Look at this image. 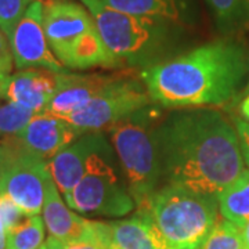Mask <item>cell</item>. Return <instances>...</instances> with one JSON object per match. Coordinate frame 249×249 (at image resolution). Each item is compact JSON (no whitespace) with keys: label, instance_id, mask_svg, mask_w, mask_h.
Returning a JSON list of instances; mask_svg holds the SVG:
<instances>
[{"label":"cell","instance_id":"obj_1","mask_svg":"<svg viewBox=\"0 0 249 249\" xmlns=\"http://www.w3.org/2000/svg\"><path fill=\"white\" fill-rule=\"evenodd\" d=\"M162 181L217 196L245 169L237 129L219 111L173 112L157 127Z\"/></svg>","mask_w":249,"mask_h":249},{"label":"cell","instance_id":"obj_2","mask_svg":"<svg viewBox=\"0 0 249 249\" xmlns=\"http://www.w3.org/2000/svg\"><path fill=\"white\" fill-rule=\"evenodd\" d=\"M248 75L245 49L224 39L145 67L140 78L151 101L158 106L204 108L232 101Z\"/></svg>","mask_w":249,"mask_h":249},{"label":"cell","instance_id":"obj_3","mask_svg":"<svg viewBox=\"0 0 249 249\" xmlns=\"http://www.w3.org/2000/svg\"><path fill=\"white\" fill-rule=\"evenodd\" d=\"M43 29L55 58L70 70L121 68L108 50L94 18L83 4L71 0H43Z\"/></svg>","mask_w":249,"mask_h":249},{"label":"cell","instance_id":"obj_4","mask_svg":"<svg viewBox=\"0 0 249 249\" xmlns=\"http://www.w3.org/2000/svg\"><path fill=\"white\" fill-rule=\"evenodd\" d=\"M160 124V111L147 106L107 129L137 209H148L162 181L155 137Z\"/></svg>","mask_w":249,"mask_h":249},{"label":"cell","instance_id":"obj_5","mask_svg":"<svg viewBox=\"0 0 249 249\" xmlns=\"http://www.w3.org/2000/svg\"><path fill=\"white\" fill-rule=\"evenodd\" d=\"M94 18L100 36L122 65H154L172 40L176 25L111 9L101 0H80Z\"/></svg>","mask_w":249,"mask_h":249},{"label":"cell","instance_id":"obj_6","mask_svg":"<svg viewBox=\"0 0 249 249\" xmlns=\"http://www.w3.org/2000/svg\"><path fill=\"white\" fill-rule=\"evenodd\" d=\"M148 209L168 249H202L219 222L216 196L169 184L155 191Z\"/></svg>","mask_w":249,"mask_h":249},{"label":"cell","instance_id":"obj_7","mask_svg":"<svg viewBox=\"0 0 249 249\" xmlns=\"http://www.w3.org/2000/svg\"><path fill=\"white\" fill-rule=\"evenodd\" d=\"M112 150L91 155L86 172L65 198L68 206L88 216L121 217L134 209L133 198L109 163Z\"/></svg>","mask_w":249,"mask_h":249},{"label":"cell","instance_id":"obj_8","mask_svg":"<svg viewBox=\"0 0 249 249\" xmlns=\"http://www.w3.org/2000/svg\"><path fill=\"white\" fill-rule=\"evenodd\" d=\"M50 178L47 160L25 151L11 137L1 139L0 196L13 201L25 216H35L42 212Z\"/></svg>","mask_w":249,"mask_h":249},{"label":"cell","instance_id":"obj_9","mask_svg":"<svg viewBox=\"0 0 249 249\" xmlns=\"http://www.w3.org/2000/svg\"><path fill=\"white\" fill-rule=\"evenodd\" d=\"M145 86L127 72L109 83L79 111L65 116L68 124L83 134L107 130L109 126L151 104Z\"/></svg>","mask_w":249,"mask_h":249},{"label":"cell","instance_id":"obj_10","mask_svg":"<svg viewBox=\"0 0 249 249\" xmlns=\"http://www.w3.org/2000/svg\"><path fill=\"white\" fill-rule=\"evenodd\" d=\"M14 65L18 70L43 68L54 73L67 72L55 58L43 29V3L34 0L9 36Z\"/></svg>","mask_w":249,"mask_h":249},{"label":"cell","instance_id":"obj_11","mask_svg":"<svg viewBox=\"0 0 249 249\" xmlns=\"http://www.w3.org/2000/svg\"><path fill=\"white\" fill-rule=\"evenodd\" d=\"M82 134L65 119L43 112L34 116L31 122L19 133L11 136V139L25 151L49 160Z\"/></svg>","mask_w":249,"mask_h":249},{"label":"cell","instance_id":"obj_12","mask_svg":"<svg viewBox=\"0 0 249 249\" xmlns=\"http://www.w3.org/2000/svg\"><path fill=\"white\" fill-rule=\"evenodd\" d=\"M106 150H111V147L104 134L86 133L47 160L52 178L64 198L71 194L83 178L91 155Z\"/></svg>","mask_w":249,"mask_h":249},{"label":"cell","instance_id":"obj_13","mask_svg":"<svg viewBox=\"0 0 249 249\" xmlns=\"http://www.w3.org/2000/svg\"><path fill=\"white\" fill-rule=\"evenodd\" d=\"M121 75L122 72L112 75H82L70 72L55 73V90L45 112L58 118L71 115L89 104Z\"/></svg>","mask_w":249,"mask_h":249},{"label":"cell","instance_id":"obj_14","mask_svg":"<svg viewBox=\"0 0 249 249\" xmlns=\"http://www.w3.org/2000/svg\"><path fill=\"white\" fill-rule=\"evenodd\" d=\"M55 90V73L43 68L21 70L0 80V100L43 114Z\"/></svg>","mask_w":249,"mask_h":249},{"label":"cell","instance_id":"obj_15","mask_svg":"<svg viewBox=\"0 0 249 249\" xmlns=\"http://www.w3.org/2000/svg\"><path fill=\"white\" fill-rule=\"evenodd\" d=\"M109 249H168L150 209L124 220L109 223Z\"/></svg>","mask_w":249,"mask_h":249},{"label":"cell","instance_id":"obj_16","mask_svg":"<svg viewBox=\"0 0 249 249\" xmlns=\"http://www.w3.org/2000/svg\"><path fill=\"white\" fill-rule=\"evenodd\" d=\"M61 193L50 178L45 188V201H43V222L49 237L57 240H76L82 238L89 232L90 220L73 213L71 209L64 204Z\"/></svg>","mask_w":249,"mask_h":249},{"label":"cell","instance_id":"obj_17","mask_svg":"<svg viewBox=\"0 0 249 249\" xmlns=\"http://www.w3.org/2000/svg\"><path fill=\"white\" fill-rule=\"evenodd\" d=\"M111 9L137 17L154 18L173 25L187 21L186 0H101Z\"/></svg>","mask_w":249,"mask_h":249},{"label":"cell","instance_id":"obj_18","mask_svg":"<svg viewBox=\"0 0 249 249\" xmlns=\"http://www.w3.org/2000/svg\"><path fill=\"white\" fill-rule=\"evenodd\" d=\"M217 198L223 219L241 229L249 220V169H244Z\"/></svg>","mask_w":249,"mask_h":249},{"label":"cell","instance_id":"obj_19","mask_svg":"<svg viewBox=\"0 0 249 249\" xmlns=\"http://www.w3.org/2000/svg\"><path fill=\"white\" fill-rule=\"evenodd\" d=\"M217 27L226 35L249 29V0H206Z\"/></svg>","mask_w":249,"mask_h":249},{"label":"cell","instance_id":"obj_20","mask_svg":"<svg viewBox=\"0 0 249 249\" xmlns=\"http://www.w3.org/2000/svg\"><path fill=\"white\" fill-rule=\"evenodd\" d=\"M45 222L35 214L6 231V249H40L45 244Z\"/></svg>","mask_w":249,"mask_h":249},{"label":"cell","instance_id":"obj_21","mask_svg":"<svg viewBox=\"0 0 249 249\" xmlns=\"http://www.w3.org/2000/svg\"><path fill=\"white\" fill-rule=\"evenodd\" d=\"M47 249H109V223L90 222L89 232L76 240H57L49 237Z\"/></svg>","mask_w":249,"mask_h":249},{"label":"cell","instance_id":"obj_22","mask_svg":"<svg viewBox=\"0 0 249 249\" xmlns=\"http://www.w3.org/2000/svg\"><path fill=\"white\" fill-rule=\"evenodd\" d=\"M36 112L21 107L14 103H4L0 106V137H11L18 134L25 126Z\"/></svg>","mask_w":249,"mask_h":249},{"label":"cell","instance_id":"obj_23","mask_svg":"<svg viewBox=\"0 0 249 249\" xmlns=\"http://www.w3.org/2000/svg\"><path fill=\"white\" fill-rule=\"evenodd\" d=\"M244 248L240 229L231 222L223 219L214 226L202 249H241Z\"/></svg>","mask_w":249,"mask_h":249},{"label":"cell","instance_id":"obj_24","mask_svg":"<svg viewBox=\"0 0 249 249\" xmlns=\"http://www.w3.org/2000/svg\"><path fill=\"white\" fill-rule=\"evenodd\" d=\"M32 1L34 0H0V29L7 37Z\"/></svg>","mask_w":249,"mask_h":249},{"label":"cell","instance_id":"obj_25","mask_svg":"<svg viewBox=\"0 0 249 249\" xmlns=\"http://www.w3.org/2000/svg\"><path fill=\"white\" fill-rule=\"evenodd\" d=\"M25 217L28 216H25V213L13 201H10L6 196H0V220L4 223L6 231L19 224Z\"/></svg>","mask_w":249,"mask_h":249},{"label":"cell","instance_id":"obj_26","mask_svg":"<svg viewBox=\"0 0 249 249\" xmlns=\"http://www.w3.org/2000/svg\"><path fill=\"white\" fill-rule=\"evenodd\" d=\"M13 67H14V60H13L9 37L0 29V80L6 79L9 75H11Z\"/></svg>","mask_w":249,"mask_h":249},{"label":"cell","instance_id":"obj_27","mask_svg":"<svg viewBox=\"0 0 249 249\" xmlns=\"http://www.w3.org/2000/svg\"><path fill=\"white\" fill-rule=\"evenodd\" d=\"M234 124H235V129L240 139L242 157L245 160V165L249 166V124L242 119H235Z\"/></svg>","mask_w":249,"mask_h":249},{"label":"cell","instance_id":"obj_28","mask_svg":"<svg viewBox=\"0 0 249 249\" xmlns=\"http://www.w3.org/2000/svg\"><path fill=\"white\" fill-rule=\"evenodd\" d=\"M240 114L241 116H242V119L249 124V91H248V94L242 98V101H241Z\"/></svg>","mask_w":249,"mask_h":249},{"label":"cell","instance_id":"obj_29","mask_svg":"<svg viewBox=\"0 0 249 249\" xmlns=\"http://www.w3.org/2000/svg\"><path fill=\"white\" fill-rule=\"evenodd\" d=\"M241 240H242V245L244 248L249 249V220L240 229Z\"/></svg>","mask_w":249,"mask_h":249},{"label":"cell","instance_id":"obj_30","mask_svg":"<svg viewBox=\"0 0 249 249\" xmlns=\"http://www.w3.org/2000/svg\"><path fill=\"white\" fill-rule=\"evenodd\" d=\"M0 249H6V226L0 220Z\"/></svg>","mask_w":249,"mask_h":249},{"label":"cell","instance_id":"obj_31","mask_svg":"<svg viewBox=\"0 0 249 249\" xmlns=\"http://www.w3.org/2000/svg\"><path fill=\"white\" fill-rule=\"evenodd\" d=\"M249 91V82H248V85H247V88H245V93H248Z\"/></svg>","mask_w":249,"mask_h":249},{"label":"cell","instance_id":"obj_32","mask_svg":"<svg viewBox=\"0 0 249 249\" xmlns=\"http://www.w3.org/2000/svg\"><path fill=\"white\" fill-rule=\"evenodd\" d=\"M40 249H47V248H46V245H43V247H42V248H40Z\"/></svg>","mask_w":249,"mask_h":249},{"label":"cell","instance_id":"obj_33","mask_svg":"<svg viewBox=\"0 0 249 249\" xmlns=\"http://www.w3.org/2000/svg\"><path fill=\"white\" fill-rule=\"evenodd\" d=\"M241 249H247V248H241Z\"/></svg>","mask_w":249,"mask_h":249},{"label":"cell","instance_id":"obj_34","mask_svg":"<svg viewBox=\"0 0 249 249\" xmlns=\"http://www.w3.org/2000/svg\"><path fill=\"white\" fill-rule=\"evenodd\" d=\"M40 1H43V0H40Z\"/></svg>","mask_w":249,"mask_h":249}]
</instances>
